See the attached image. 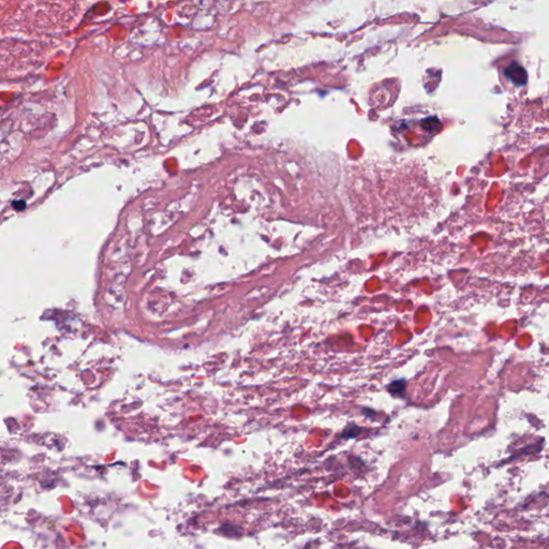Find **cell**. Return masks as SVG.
Returning <instances> with one entry per match:
<instances>
[{"label": "cell", "instance_id": "cell-1", "mask_svg": "<svg viewBox=\"0 0 549 549\" xmlns=\"http://www.w3.org/2000/svg\"><path fill=\"white\" fill-rule=\"evenodd\" d=\"M505 77L516 86H524L528 81V73L526 69L517 62L509 64L505 69Z\"/></svg>", "mask_w": 549, "mask_h": 549}, {"label": "cell", "instance_id": "cell-2", "mask_svg": "<svg viewBox=\"0 0 549 549\" xmlns=\"http://www.w3.org/2000/svg\"><path fill=\"white\" fill-rule=\"evenodd\" d=\"M406 386H407L406 380H397V381H394V382L390 383L387 386V389H388V392L392 394L393 396L404 397L405 394H406Z\"/></svg>", "mask_w": 549, "mask_h": 549}, {"label": "cell", "instance_id": "cell-3", "mask_svg": "<svg viewBox=\"0 0 549 549\" xmlns=\"http://www.w3.org/2000/svg\"><path fill=\"white\" fill-rule=\"evenodd\" d=\"M360 428H358L357 426L353 425V428H348V429L344 431V433L342 434L343 438L346 439H350V438H355L356 435H358L360 433Z\"/></svg>", "mask_w": 549, "mask_h": 549}]
</instances>
